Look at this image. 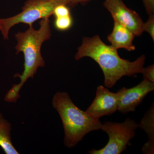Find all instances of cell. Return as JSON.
Returning <instances> with one entry per match:
<instances>
[{
  "instance_id": "10",
  "label": "cell",
  "mask_w": 154,
  "mask_h": 154,
  "mask_svg": "<svg viewBox=\"0 0 154 154\" xmlns=\"http://www.w3.org/2000/svg\"><path fill=\"white\" fill-rule=\"evenodd\" d=\"M11 125L0 112V147L6 154H19L12 143Z\"/></svg>"
},
{
  "instance_id": "15",
  "label": "cell",
  "mask_w": 154,
  "mask_h": 154,
  "mask_svg": "<svg viewBox=\"0 0 154 154\" xmlns=\"http://www.w3.org/2000/svg\"><path fill=\"white\" fill-rule=\"evenodd\" d=\"M143 75L144 79L148 80L154 83V65L149 66L147 67L144 68L142 73Z\"/></svg>"
},
{
  "instance_id": "7",
  "label": "cell",
  "mask_w": 154,
  "mask_h": 154,
  "mask_svg": "<svg viewBox=\"0 0 154 154\" xmlns=\"http://www.w3.org/2000/svg\"><path fill=\"white\" fill-rule=\"evenodd\" d=\"M154 90V83L144 79L132 88H123L117 91L118 110L122 114L134 112L146 96Z\"/></svg>"
},
{
  "instance_id": "17",
  "label": "cell",
  "mask_w": 154,
  "mask_h": 154,
  "mask_svg": "<svg viewBox=\"0 0 154 154\" xmlns=\"http://www.w3.org/2000/svg\"><path fill=\"white\" fill-rule=\"evenodd\" d=\"M91 0H66V5L69 8H73L78 4H85Z\"/></svg>"
},
{
  "instance_id": "11",
  "label": "cell",
  "mask_w": 154,
  "mask_h": 154,
  "mask_svg": "<svg viewBox=\"0 0 154 154\" xmlns=\"http://www.w3.org/2000/svg\"><path fill=\"white\" fill-rule=\"evenodd\" d=\"M138 128L143 130L148 136V141L154 142V105L153 103L148 110H147Z\"/></svg>"
},
{
  "instance_id": "14",
  "label": "cell",
  "mask_w": 154,
  "mask_h": 154,
  "mask_svg": "<svg viewBox=\"0 0 154 154\" xmlns=\"http://www.w3.org/2000/svg\"><path fill=\"white\" fill-rule=\"evenodd\" d=\"M143 30L148 32L154 40V15H149L148 20L145 23H144Z\"/></svg>"
},
{
  "instance_id": "6",
  "label": "cell",
  "mask_w": 154,
  "mask_h": 154,
  "mask_svg": "<svg viewBox=\"0 0 154 154\" xmlns=\"http://www.w3.org/2000/svg\"><path fill=\"white\" fill-rule=\"evenodd\" d=\"M104 5L113 19L140 36L143 33V22L135 12L128 8L122 0H105Z\"/></svg>"
},
{
  "instance_id": "3",
  "label": "cell",
  "mask_w": 154,
  "mask_h": 154,
  "mask_svg": "<svg viewBox=\"0 0 154 154\" xmlns=\"http://www.w3.org/2000/svg\"><path fill=\"white\" fill-rule=\"evenodd\" d=\"M53 107L57 111L62 121L65 145L74 147L89 133L101 129L102 123L75 105L66 92L58 91L52 99Z\"/></svg>"
},
{
  "instance_id": "4",
  "label": "cell",
  "mask_w": 154,
  "mask_h": 154,
  "mask_svg": "<svg viewBox=\"0 0 154 154\" xmlns=\"http://www.w3.org/2000/svg\"><path fill=\"white\" fill-rule=\"evenodd\" d=\"M66 5V0H27L19 14L9 18L0 19L1 31L4 39H8L9 33L12 27L23 23L32 26L39 19L49 18L57 6Z\"/></svg>"
},
{
  "instance_id": "16",
  "label": "cell",
  "mask_w": 154,
  "mask_h": 154,
  "mask_svg": "<svg viewBox=\"0 0 154 154\" xmlns=\"http://www.w3.org/2000/svg\"><path fill=\"white\" fill-rule=\"evenodd\" d=\"M143 153L153 154L154 153V142L148 141L142 148Z\"/></svg>"
},
{
  "instance_id": "13",
  "label": "cell",
  "mask_w": 154,
  "mask_h": 154,
  "mask_svg": "<svg viewBox=\"0 0 154 154\" xmlns=\"http://www.w3.org/2000/svg\"><path fill=\"white\" fill-rule=\"evenodd\" d=\"M53 15L55 18L70 16L71 15L70 8L63 4L58 5L54 10Z\"/></svg>"
},
{
  "instance_id": "8",
  "label": "cell",
  "mask_w": 154,
  "mask_h": 154,
  "mask_svg": "<svg viewBox=\"0 0 154 154\" xmlns=\"http://www.w3.org/2000/svg\"><path fill=\"white\" fill-rule=\"evenodd\" d=\"M117 93L110 92L102 85L97 87L96 97L86 112L93 118L99 119L105 116H110L118 110Z\"/></svg>"
},
{
  "instance_id": "18",
  "label": "cell",
  "mask_w": 154,
  "mask_h": 154,
  "mask_svg": "<svg viewBox=\"0 0 154 154\" xmlns=\"http://www.w3.org/2000/svg\"><path fill=\"white\" fill-rule=\"evenodd\" d=\"M0 29H1V26H0Z\"/></svg>"
},
{
  "instance_id": "2",
  "label": "cell",
  "mask_w": 154,
  "mask_h": 154,
  "mask_svg": "<svg viewBox=\"0 0 154 154\" xmlns=\"http://www.w3.org/2000/svg\"><path fill=\"white\" fill-rule=\"evenodd\" d=\"M50 20L49 18L41 19L39 22L40 28L35 30L33 25L29 26L24 32H19L15 34L17 44L15 48L16 54L23 53L24 56V69L22 74L17 73L14 78H19V84H14L6 94V102L13 103L17 102L20 98L19 91L29 78H33L38 68L45 66V62L41 54V47L45 42L51 36Z\"/></svg>"
},
{
  "instance_id": "1",
  "label": "cell",
  "mask_w": 154,
  "mask_h": 154,
  "mask_svg": "<svg viewBox=\"0 0 154 154\" xmlns=\"http://www.w3.org/2000/svg\"><path fill=\"white\" fill-rule=\"evenodd\" d=\"M84 57H91L99 65L104 73L105 87L107 88H113L124 76L142 74L146 60L144 55L133 62L122 58L117 49L105 44L98 35L83 38L75 59L79 60Z\"/></svg>"
},
{
  "instance_id": "9",
  "label": "cell",
  "mask_w": 154,
  "mask_h": 154,
  "mask_svg": "<svg viewBox=\"0 0 154 154\" xmlns=\"http://www.w3.org/2000/svg\"><path fill=\"white\" fill-rule=\"evenodd\" d=\"M114 26L112 33L107 36V39L111 45L118 49L124 48L132 51L135 50L133 44L135 36L134 33L123 25L114 20Z\"/></svg>"
},
{
  "instance_id": "5",
  "label": "cell",
  "mask_w": 154,
  "mask_h": 154,
  "mask_svg": "<svg viewBox=\"0 0 154 154\" xmlns=\"http://www.w3.org/2000/svg\"><path fill=\"white\" fill-rule=\"evenodd\" d=\"M138 128L137 122L127 118L123 122L107 121L102 124L101 129L109 136L106 145L99 150L89 151L90 154H119L127 149L130 141L134 137Z\"/></svg>"
},
{
  "instance_id": "12",
  "label": "cell",
  "mask_w": 154,
  "mask_h": 154,
  "mask_svg": "<svg viewBox=\"0 0 154 154\" xmlns=\"http://www.w3.org/2000/svg\"><path fill=\"white\" fill-rule=\"evenodd\" d=\"M73 25V19L71 15L66 17H56L54 26L57 30L66 31L71 28Z\"/></svg>"
}]
</instances>
